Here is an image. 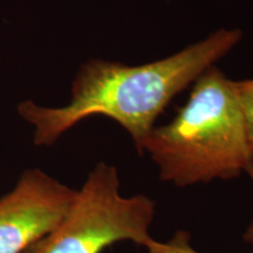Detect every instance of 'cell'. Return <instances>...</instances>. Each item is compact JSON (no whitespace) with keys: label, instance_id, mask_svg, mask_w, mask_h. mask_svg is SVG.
<instances>
[{"label":"cell","instance_id":"7","mask_svg":"<svg viewBox=\"0 0 253 253\" xmlns=\"http://www.w3.org/2000/svg\"><path fill=\"white\" fill-rule=\"evenodd\" d=\"M246 172L249 173L250 177H251L252 181H253V166H252L251 168H250V169H249ZM244 239H245L246 243H250V244L253 245V220H252V223L250 224L249 227H248V229H246V231H245V233H244Z\"/></svg>","mask_w":253,"mask_h":253},{"label":"cell","instance_id":"6","mask_svg":"<svg viewBox=\"0 0 253 253\" xmlns=\"http://www.w3.org/2000/svg\"><path fill=\"white\" fill-rule=\"evenodd\" d=\"M235 84L245 115L249 141L253 149V80L235 81Z\"/></svg>","mask_w":253,"mask_h":253},{"label":"cell","instance_id":"3","mask_svg":"<svg viewBox=\"0 0 253 253\" xmlns=\"http://www.w3.org/2000/svg\"><path fill=\"white\" fill-rule=\"evenodd\" d=\"M155 217V202L145 195H120L118 169L101 162L77 191L67 216L54 231L23 253H102L130 240L144 246Z\"/></svg>","mask_w":253,"mask_h":253},{"label":"cell","instance_id":"1","mask_svg":"<svg viewBox=\"0 0 253 253\" xmlns=\"http://www.w3.org/2000/svg\"><path fill=\"white\" fill-rule=\"evenodd\" d=\"M242 38L240 30L221 28L176 54L138 66L89 60L79 69L67 106L47 108L27 100L19 103L18 113L34 126L36 145H52L82 120L102 115L126 129L142 155L144 140L168 104Z\"/></svg>","mask_w":253,"mask_h":253},{"label":"cell","instance_id":"2","mask_svg":"<svg viewBox=\"0 0 253 253\" xmlns=\"http://www.w3.org/2000/svg\"><path fill=\"white\" fill-rule=\"evenodd\" d=\"M164 182L176 186L232 179L253 166L236 84L212 66L194 82L171 122L154 126L142 145Z\"/></svg>","mask_w":253,"mask_h":253},{"label":"cell","instance_id":"4","mask_svg":"<svg viewBox=\"0 0 253 253\" xmlns=\"http://www.w3.org/2000/svg\"><path fill=\"white\" fill-rule=\"evenodd\" d=\"M77 190L40 169L26 170L0 198V253H23L67 216Z\"/></svg>","mask_w":253,"mask_h":253},{"label":"cell","instance_id":"5","mask_svg":"<svg viewBox=\"0 0 253 253\" xmlns=\"http://www.w3.org/2000/svg\"><path fill=\"white\" fill-rule=\"evenodd\" d=\"M145 248L149 253H199L190 245V235L185 231H178L166 243L151 239Z\"/></svg>","mask_w":253,"mask_h":253}]
</instances>
